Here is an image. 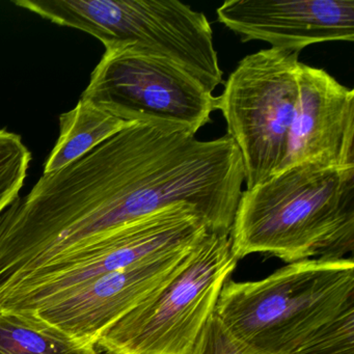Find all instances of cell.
<instances>
[{"label":"cell","mask_w":354,"mask_h":354,"mask_svg":"<svg viewBox=\"0 0 354 354\" xmlns=\"http://www.w3.org/2000/svg\"><path fill=\"white\" fill-rule=\"evenodd\" d=\"M190 354H243V352L213 315Z\"/></svg>","instance_id":"cell-16"},{"label":"cell","mask_w":354,"mask_h":354,"mask_svg":"<svg viewBox=\"0 0 354 354\" xmlns=\"http://www.w3.org/2000/svg\"><path fill=\"white\" fill-rule=\"evenodd\" d=\"M297 82V107L279 171L304 162L354 167V91L325 70L302 63Z\"/></svg>","instance_id":"cell-11"},{"label":"cell","mask_w":354,"mask_h":354,"mask_svg":"<svg viewBox=\"0 0 354 354\" xmlns=\"http://www.w3.org/2000/svg\"><path fill=\"white\" fill-rule=\"evenodd\" d=\"M230 237L237 260H339L354 250V167L290 165L242 192Z\"/></svg>","instance_id":"cell-2"},{"label":"cell","mask_w":354,"mask_h":354,"mask_svg":"<svg viewBox=\"0 0 354 354\" xmlns=\"http://www.w3.org/2000/svg\"><path fill=\"white\" fill-rule=\"evenodd\" d=\"M130 125L103 105L80 99L72 111L59 115V138L43 175L61 171Z\"/></svg>","instance_id":"cell-12"},{"label":"cell","mask_w":354,"mask_h":354,"mask_svg":"<svg viewBox=\"0 0 354 354\" xmlns=\"http://www.w3.org/2000/svg\"><path fill=\"white\" fill-rule=\"evenodd\" d=\"M219 178L194 136L132 124L64 167L42 175L0 215V289L45 263L176 204L210 213Z\"/></svg>","instance_id":"cell-1"},{"label":"cell","mask_w":354,"mask_h":354,"mask_svg":"<svg viewBox=\"0 0 354 354\" xmlns=\"http://www.w3.org/2000/svg\"><path fill=\"white\" fill-rule=\"evenodd\" d=\"M238 260L230 234L209 232L179 271L109 327L96 347L113 354H190Z\"/></svg>","instance_id":"cell-5"},{"label":"cell","mask_w":354,"mask_h":354,"mask_svg":"<svg viewBox=\"0 0 354 354\" xmlns=\"http://www.w3.org/2000/svg\"><path fill=\"white\" fill-rule=\"evenodd\" d=\"M96 346L74 339L32 315L0 312V354H98Z\"/></svg>","instance_id":"cell-13"},{"label":"cell","mask_w":354,"mask_h":354,"mask_svg":"<svg viewBox=\"0 0 354 354\" xmlns=\"http://www.w3.org/2000/svg\"><path fill=\"white\" fill-rule=\"evenodd\" d=\"M209 232L190 205L161 209L14 279L0 289V312L32 314L107 273L196 245Z\"/></svg>","instance_id":"cell-6"},{"label":"cell","mask_w":354,"mask_h":354,"mask_svg":"<svg viewBox=\"0 0 354 354\" xmlns=\"http://www.w3.org/2000/svg\"><path fill=\"white\" fill-rule=\"evenodd\" d=\"M18 7L98 39L106 49L129 48L169 62L211 93L223 84L210 22L176 0H20Z\"/></svg>","instance_id":"cell-4"},{"label":"cell","mask_w":354,"mask_h":354,"mask_svg":"<svg viewBox=\"0 0 354 354\" xmlns=\"http://www.w3.org/2000/svg\"><path fill=\"white\" fill-rule=\"evenodd\" d=\"M30 161L32 153L21 136L0 129V215L19 198Z\"/></svg>","instance_id":"cell-14"},{"label":"cell","mask_w":354,"mask_h":354,"mask_svg":"<svg viewBox=\"0 0 354 354\" xmlns=\"http://www.w3.org/2000/svg\"><path fill=\"white\" fill-rule=\"evenodd\" d=\"M353 310V259H310L260 281L229 279L214 317L243 354H296Z\"/></svg>","instance_id":"cell-3"},{"label":"cell","mask_w":354,"mask_h":354,"mask_svg":"<svg viewBox=\"0 0 354 354\" xmlns=\"http://www.w3.org/2000/svg\"><path fill=\"white\" fill-rule=\"evenodd\" d=\"M98 354H113V353H111V352L102 351V353H101V352H99Z\"/></svg>","instance_id":"cell-17"},{"label":"cell","mask_w":354,"mask_h":354,"mask_svg":"<svg viewBox=\"0 0 354 354\" xmlns=\"http://www.w3.org/2000/svg\"><path fill=\"white\" fill-rule=\"evenodd\" d=\"M296 354H354V310L339 317Z\"/></svg>","instance_id":"cell-15"},{"label":"cell","mask_w":354,"mask_h":354,"mask_svg":"<svg viewBox=\"0 0 354 354\" xmlns=\"http://www.w3.org/2000/svg\"><path fill=\"white\" fill-rule=\"evenodd\" d=\"M299 53L263 49L246 55L216 97V109L239 149L246 189L281 169L298 102Z\"/></svg>","instance_id":"cell-7"},{"label":"cell","mask_w":354,"mask_h":354,"mask_svg":"<svg viewBox=\"0 0 354 354\" xmlns=\"http://www.w3.org/2000/svg\"><path fill=\"white\" fill-rule=\"evenodd\" d=\"M216 15L241 42L263 41L291 53L354 41V0H227Z\"/></svg>","instance_id":"cell-10"},{"label":"cell","mask_w":354,"mask_h":354,"mask_svg":"<svg viewBox=\"0 0 354 354\" xmlns=\"http://www.w3.org/2000/svg\"><path fill=\"white\" fill-rule=\"evenodd\" d=\"M130 124L196 136L211 122L216 97L186 70L129 48L106 49L82 93Z\"/></svg>","instance_id":"cell-8"},{"label":"cell","mask_w":354,"mask_h":354,"mask_svg":"<svg viewBox=\"0 0 354 354\" xmlns=\"http://www.w3.org/2000/svg\"><path fill=\"white\" fill-rule=\"evenodd\" d=\"M196 245L158 254L107 273L72 290L50 306L28 315L36 316L74 339L96 346L109 327L181 269Z\"/></svg>","instance_id":"cell-9"}]
</instances>
